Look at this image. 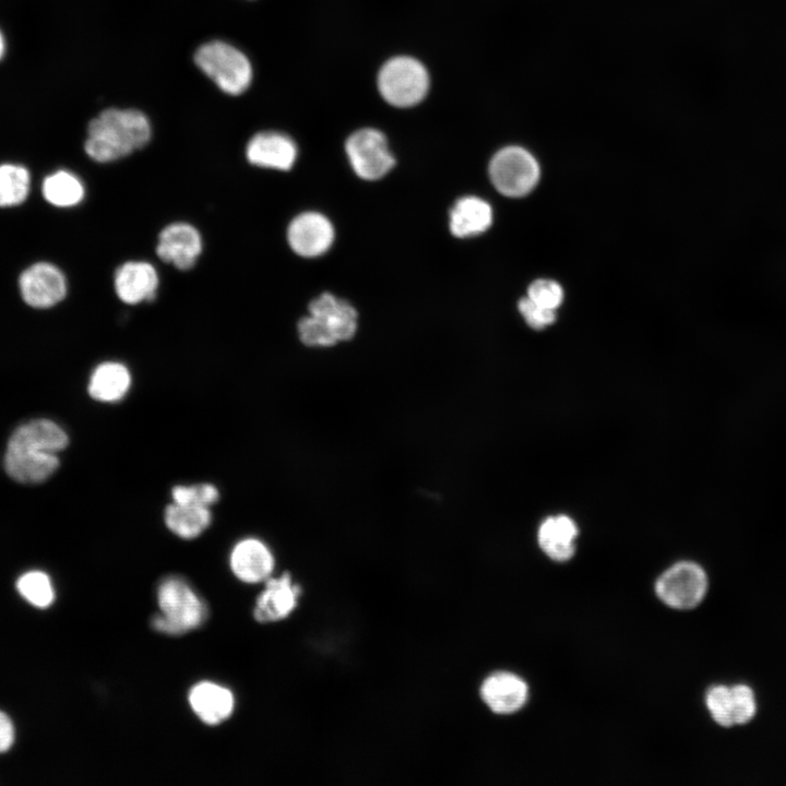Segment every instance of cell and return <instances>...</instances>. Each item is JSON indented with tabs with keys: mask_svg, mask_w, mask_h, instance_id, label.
I'll list each match as a JSON object with an SVG mask.
<instances>
[{
	"mask_svg": "<svg viewBox=\"0 0 786 786\" xmlns=\"http://www.w3.org/2000/svg\"><path fill=\"white\" fill-rule=\"evenodd\" d=\"M14 741V727L10 717L0 711V753L8 751Z\"/></svg>",
	"mask_w": 786,
	"mask_h": 786,
	"instance_id": "1f68e13d",
	"label": "cell"
},
{
	"mask_svg": "<svg viewBox=\"0 0 786 786\" xmlns=\"http://www.w3.org/2000/svg\"><path fill=\"white\" fill-rule=\"evenodd\" d=\"M246 156L251 165L258 167L289 170L297 158V145L287 134L259 132L248 142Z\"/></svg>",
	"mask_w": 786,
	"mask_h": 786,
	"instance_id": "7c38bea8",
	"label": "cell"
},
{
	"mask_svg": "<svg viewBox=\"0 0 786 786\" xmlns=\"http://www.w3.org/2000/svg\"><path fill=\"white\" fill-rule=\"evenodd\" d=\"M234 574L247 583H258L270 576L274 558L266 545L255 538L240 540L230 553Z\"/></svg>",
	"mask_w": 786,
	"mask_h": 786,
	"instance_id": "2e32d148",
	"label": "cell"
},
{
	"mask_svg": "<svg viewBox=\"0 0 786 786\" xmlns=\"http://www.w3.org/2000/svg\"><path fill=\"white\" fill-rule=\"evenodd\" d=\"M298 334L300 341L307 346L329 347L336 344L333 337L310 314L298 322Z\"/></svg>",
	"mask_w": 786,
	"mask_h": 786,
	"instance_id": "f546056e",
	"label": "cell"
},
{
	"mask_svg": "<svg viewBox=\"0 0 786 786\" xmlns=\"http://www.w3.org/2000/svg\"><path fill=\"white\" fill-rule=\"evenodd\" d=\"M539 166L525 148L508 146L498 151L490 164L489 176L495 188L510 198L529 193L539 180Z\"/></svg>",
	"mask_w": 786,
	"mask_h": 786,
	"instance_id": "8992f818",
	"label": "cell"
},
{
	"mask_svg": "<svg viewBox=\"0 0 786 786\" xmlns=\"http://www.w3.org/2000/svg\"><path fill=\"white\" fill-rule=\"evenodd\" d=\"M64 430L49 419H36L20 426L11 436L4 455V468L16 481L40 483L59 466L57 453L68 445Z\"/></svg>",
	"mask_w": 786,
	"mask_h": 786,
	"instance_id": "6da1fadb",
	"label": "cell"
},
{
	"mask_svg": "<svg viewBox=\"0 0 786 786\" xmlns=\"http://www.w3.org/2000/svg\"><path fill=\"white\" fill-rule=\"evenodd\" d=\"M519 310L526 323L535 329L541 330L552 324L556 320V310L543 307L527 296L522 298L519 302Z\"/></svg>",
	"mask_w": 786,
	"mask_h": 786,
	"instance_id": "4dcf8cb0",
	"label": "cell"
},
{
	"mask_svg": "<svg viewBox=\"0 0 786 786\" xmlns=\"http://www.w3.org/2000/svg\"><path fill=\"white\" fill-rule=\"evenodd\" d=\"M576 536V524L562 514L545 519L537 533L541 550L557 561L569 560L574 555Z\"/></svg>",
	"mask_w": 786,
	"mask_h": 786,
	"instance_id": "ac0fdd59",
	"label": "cell"
},
{
	"mask_svg": "<svg viewBox=\"0 0 786 786\" xmlns=\"http://www.w3.org/2000/svg\"><path fill=\"white\" fill-rule=\"evenodd\" d=\"M345 151L353 169L365 180L382 178L395 164L384 134L376 129L365 128L350 134Z\"/></svg>",
	"mask_w": 786,
	"mask_h": 786,
	"instance_id": "ba28073f",
	"label": "cell"
},
{
	"mask_svg": "<svg viewBox=\"0 0 786 786\" xmlns=\"http://www.w3.org/2000/svg\"><path fill=\"white\" fill-rule=\"evenodd\" d=\"M28 171L17 165H0V206H13L23 202L28 193Z\"/></svg>",
	"mask_w": 786,
	"mask_h": 786,
	"instance_id": "cb8c5ba5",
	"label": "cell"
},
{
	"mask_svg": "<svg viewBox=\"0 0 786 786\" xmlns=\"http://www.w3.org/2000/svg\"><path fill=\"white\" fill-rule=\"evenodd\" d=\"M656 594L675 609H691L704 598L707 576L696 563L682 561L667 569L656 582Z\"/></svg>",
	"mask_w": 786,
	"mask_h": 786,
	"instance_id": "52a82bcc",
	"label": "cell"
},
{
	"mask_svg": "<svg viewBox=\"0 0 786 786\" xmlns=\"http://www.w3.org/2000/svg\"><path fill=\"white\" fill-rule=\"evenodd\" d=\"M23 299L32 307L47 308L61 301L67 294L63 274L46 262L33 264L20 277Z\"/></svg>",
	"mask_w": 786,
	"mask_h": 786,
	"instance_id": "8fae6325",
	"label": "cell"
},
{
	"mask_svg": "<svg viewBox=\"0 0 786 786\" xmlns=\"http://www.w3.org/2000/svg\"><path fill=\"white\" fill-rule=\"evenodd\" d=\"M731 713L734 724H746L755 714L757 705L753 691L746 684L730 688Z\"/></svg>",
	"mask_w": 786,
	"mask_h": 786,
	"instance_id": "83f0119b",
	"label": "cell"
},
{
	"mask_svg": "<svg viewBox=\"0 0 786 786\" xmlns=\"http://www.w3.org/2000/svg\"><path fill=\"white\" fill-rule=\"evenodd\" d=\"M287 240L295 253L305 258L318 257L333 243V225L320 213L305 212L290 222Z\"/></svg>",
	"mask_w": 786,
	"mask_h": 786,
	"instance_id": "9c48e42d",
	"label": "cell"
},
{
	"mask_svg": "<svg viewBox=\"0 0 786 786\" xmlns=\"http://www.w3.org/2000/svg\"><path fill=\"white\" fill-rule=\"evenodd\" d=\"M527 297L543 307L557 310L563 300V290L555 281L537 279L529 285Z\"/></svg>",
	"mask_w": 786,
	"mask_h": 786,
	"instance_id": "f1b7e54d",
	"label": "cell"
},
{
	"mask_svg": "<svg viewBox=\"0 0 786 786\" xmlns=\"http://www.w3.org/2000/svg\"><path fill=\"white\" fill-rule=\"evenodd\" d=\"M706 706L717 724L725 727L734 725L729 687L719 684L711 688L706 694Z\"/></svg>",
	"mask_w": 786,
	"mask_h": 786,
	"instance_id": "4316f807",
	"label": "cell"
},
{
	"mask_svg": "<svg viewBox=\"0 0 786 786\" xmlns=\"http://www.w3.org/2000/svg\"><path fill=\"white\" fill-rule=\"evenodd\" d=\"M151 139L146 116L135 109L109 108L92 119L84 150L98 163H110L142 148Z\"/></svg>",
	"mask_w": 786,
	"mask_h": 786,
	"instance_id": "7a4b0ae2",
	"label": "cell"
},
{
	"mask_svg": "<svg viewBox=\"0 0 786 786\" xmlns=\"http://www.w3.org/2000/svg\"><path fill=\"white\" fill-rule=\"evenodd\" d=\"M378 88L383 99L395 107L420 103L429 90V75L424 64L408 56L388 60L379 71Z\"/></svg>",
	"mask_w": 786,
	"mask_h": 786,
	"instance_id": "277c9868",
	"label": "cell"
},
{
	"mask_svg": "<svg viewBox=\"0 0 786 786\" xmlns=\"http://www.w3.org/2000/svg\"><path fill=\"white\" fill-rule=\"evenodd\" d=\"M165 524L180 538L192 539L200 536L211 524L210 508L171 503L165 510Z\"/></svg>",
	"mask_w": 786,
	"mask_h": 786,
	"instance_id": "7402d4cb",
	"label": "cell"
},
{
	"mask_svg": "<svg viewBox=\"0 0 786 786\" xmlns=\"http://www.w3.org/2000/svg\"><path fill=\"white\" fill-rule=\"evenodd\" d=\"M131 382V373L126 365L119 361H105L92 372L88 394L98 402L116 403L128 394Z\"/></svg>",
	"mask_w": 786,
	"mask_h": 786,
	"instance_id": "ffe728a7",
	"label": "cell"
},
{
	"mask_svg": "<svg viewBox=\"0 0 786 786\" xmlns=\"http://www.w3.org/2000/svg\"><path fill=\"white\" fill-rule=\"evenodd\" d=\"M4 53H5V39H4L2 32L0 31V60L3 58Z\"/></svg>",
	"mask_w": 786,
	"mask_h": 786,
	"instance_id": "d6a6232c",
	"label": "cell"
},
{
	"mask_svg": "<svg viewBox=\"0 0 786 786\" xmlns=\"http://www.w3.org/2000/svg\"><path fill=\"white\" fill-rule=\"evenodd\" d=\"M492 222L491 206L477 196H464L450 211V230L456 237H469L487 230Z\"/></svg>",
	"mask_w": 786,
	"mask_h": 786,
	"instance_id": "44dd1931",
	"label": "cell"
},
{
	"mask_svg": "<svg viewBox=\"0 0 786 786\" xmlns=\"http://www.w3.org/2000/svg\"><path fill=\"white\" fill-rule=\"evenodd\" d=\"M189 702L198 717L207 725H217L233 713L235 701L231 692L212 682L193 687Z\"/></svg>",
	"mask_w": 786,
	"mask_h": 786,
	"instance_id": "d6986e66",
	"label": "cell"
},
{
	"mask_svg": "<svg viewBox=\"0 0 786 786\" xmlns=\"http://www.w3.org/2000/svg\"><path fill=\"white\" fill-rule=\"evenodd\" d=\"M298 596L299 587L293 584L288 573L270 579L257 600L254 618L260 622L282 620L296 608Z\"/></svg>",
	"mask_w": 786,
	"mask_h": 786,
	"instance_id": "e0dca14e",
	"label": "cell"
},
{
	"mask_svg": "<svg viewBox=\"0 0 786 786\" xmlns=\"http://www.w3.org/2000/svg\"><path fill=\"white\" fill-rule=\"evenodd\" d=\"M526 683L511 672H496L489 676L480 688V694L487 706L497 714H511L526 702Z\"/></svg>",
	"mask_w": 786,
	"mask_h": 786,
	"instance_id": "9a60e30c",
	"label": "cell"
},
{
	"mask_svg": "<svg viewBox=\"0 0 786 786\" xmlns=\"http://www.w3.org/2000/svg\"><path fill=\"white\" fill-rule=\"evenodd\" d=\"M158 605L162 615L156 616L154 629L167 634H182L198 628L205 619L206 609L181 579H166L158 587Z\"/></svg>",
	"mask_w": 786,
	"mask_h": 786,
	"instance_id": "3957f363",
	"label": "cell"
},
{
	"mask_svg": "<svg viewBox=\"0 0 786 786\" xmlns=\"http://www.w3.org/2000/svg\"><path fill=\"white\" fill-rule=\"evenodd\" d=\"M194 61L225 93L239 95L250 85L252 69L248 58L227 43L215 40L202 45L195 51Z\"/></svg>",
	"mask_w": 786,
	"mask_h": 786,
	"instance_id": "5b68a950",
	"label": "cell"
},
{
	"mask_svg": "<svg viewBox=\"0 0 786 786\" xmlns=\"http://www.w3.org/2000/svg\"><path fill=\"white\" fill-rule=\"evenodd\" d=\"M201 252L202 237L188 223L169 224L159 233L156 253L162 261L171 263L178 270L193 267Z\"/></svg>",
	"mask_w": 786,
	"mask_h": 786,
	"instance_id": "30bf717a",
	"label": "cell"
},
{
	"mask_svg": "<svg viewBox=\"0 0 786 786\" xmlns=\"http://www.w3.org/2000/svg\"><path fill=\"white\" fill-rule=\"evenodd\" d=\"M16 588L29 604L46 608L53 602L55 591L49 576L41 571L24 573L16 582Z\"/></svg>",
	"mask_w": 786,
	"mask_h": 786,
	"instance_id": "d4e9b609",
	"label": "cell"
},
{
	"mask_svg": "<svg viewBox=\"0 0 786 786\" xmlns=\"http://www.w3.org/2000/svg\"><path fill=\"white\" fill-rule=\"evenodd\" d=\"M115 291L128 305L152 301L158 288L156 269L145 261H128L115 272Z\"/></svg>",
	"mask_w": 786,
	"mask_h": 786,
	"instance_id": "4fadbf2b",
	"label": "cell"
},
{
	"mask_svg": "<svg viewBox=\"0 0 786 786\" xmlns=\"http://www.w3.org/2000/svg\"><path fill=\"white\" fill-rule=\"evenodd\" d=\"M309 314L337 343L350 340L357 330V311L347 301L324 293L309 305Z\"/></svg>",
	"mask_w": 786,
	"mask_h": 786,
	"instance_id": "5bb4252c",
	"label": "cell"
},
{
	"mask_svg": "<svg viewBox=\"0 0 786 786\" xmlns=\"http://www.w3.org/2000/svg\"><path fill=\"white\" fill-rule=\"evenodd\" d=\"M171 498L177 504L210 508L218 501L219 491L209 483L179 485L171 489Z\"/></svg>",
	"mask_w": 786,
	"mask_h": 786,
	"instance_id": "484cf974",
	"label": "cell"
},
{
	"mask_svg": "<svg viewBox=\"0 0 786 786\" xmlns=\"http://www.w3.org/2000/svg\"><path fill=\"white\" fill-rule=\"evenodd\" d=\"M43 193L49 203L69 207L81 202L84 196V187L73 174L59 170L45 179Z\"/></svg>",
	"mask_w": 786,
	"mask_h": 786,
	"instance_id": "603a6c76",
	"label": "cell"
}]
</instances>
